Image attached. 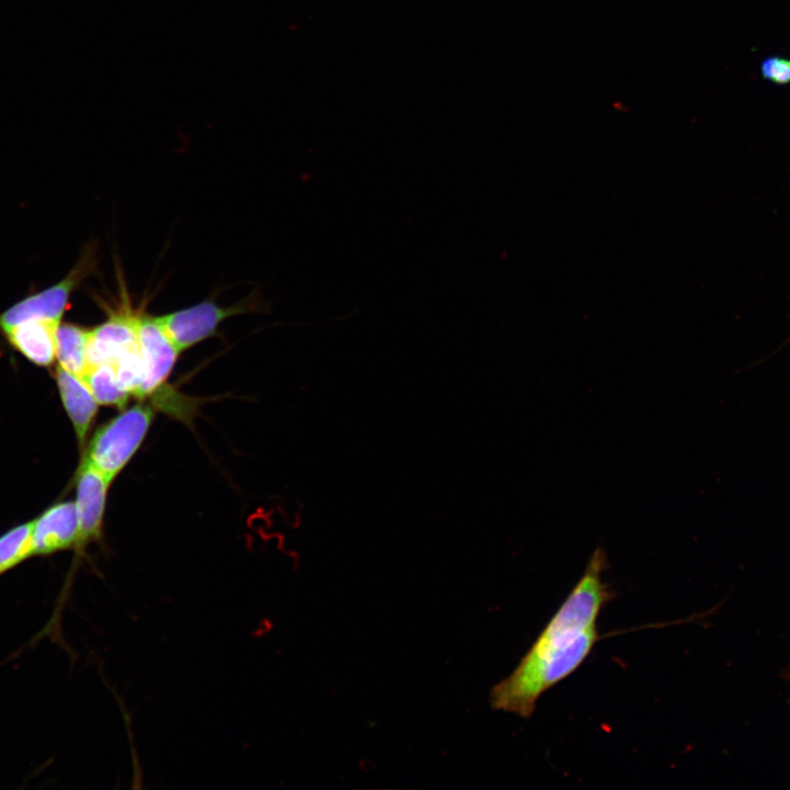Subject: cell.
<instances>
[{
    "instance_id": "1",
    "label": "cell",
    "mask_w": 790,
    "mask_h": 790,
    "mask_svg": "<svg viewBox=\"0 0 790 790\" xmlns=\"http://www.w3.org/2000/svg\"><path fill=\"white\" fill-rule=\"evenodd\" d=\"M606 554L598 548L519 664L492 688L493 709L529 719L539 698L588 657L600 635L597 620L612 594L602 578Z\"/></svg>"
},
{
    "instance_id": "2",
    "label": "cell",
    "mask_w": 790,
    "mask_h": 790,
    "mask_svg": "<svg viewBox=\"0 0 790 790\" xmlns=\"http://www.w3.org/2000/svg\"><path fill=\"white\" fill-rule=\"evenodd\" d=\"M154 414L143 403L124 409L97 429L82 456L111 483L143 443Z\"/></svg>"
},
{
    "instance_id": "3",
    "label": "cell",
    "mask_w": 790,
    "mask_h": 790,
    "mask_svg": "<svg viewBox=\"0 0 790 790\" xmlns=\"http://www.w3.org/2000/svg\"><path fill=\"white\" fill-rule=\"evenodd\" d=\"M97 266L95 247L88 246L77 263L60 281L16 302L0 314V331L33 318L60 321L72 293Z\"/></svg>"
},
{
    "instance_id": "4",
    "label": "cell",
    "mask_w": 790,
    "mask_h": 790,
    "mask_svg": "<svg viewBox=\"0 0 790 790\" xmlns=\"http://www.w3.org/2000/svg\"><path fill=\"white\" fill-rule=\"evenodd\" d=\"M251 306L237 304L223 307L213 301H203L191 307L156 316L165 332L180 352L217 334L228 317L248 313Z\"/></svg>"
},
{
    "instance_id": "5",
    "label": "cell",
    "mask_w": 790,
    "mask_h": 790,
    "mask_svg": "<svg viewBox=\"0 0 790 790\" xmlns=\"http://www.w3.org/2000/svg\"><path fill=\"white\" fill-rule=\"evenodd\" d=\"M110 482L84 456L76 473V507L79 518L78 554L102 538Z\"/></svg>"
},
{
    "instance_id": "6",
    "label": "cell",
    "mask_w": 790,
    "mask_h": 790,
    "mask_svg": "<svg viewBox=\"0 0 790 790\" xmlns=\"http://www.w3.org/2000/svg\"><path fill=\"white\" fill-rule=\"evenodd\" d=\"M137 335L138 350L145 369L142 398L154 393L165 383L180 351L157 321L156 316L139 314Z\"/></svg>"
},
{
    "instance_id": "7",
    "label": "cell",
    "mask_w": 790,
    "mask_h": 790,
    "mask_svg": "<svg viewBox=\"0 0 790 790\" xmlns=\"http://www.w3.org/2000/svg\"><path fill=\"white\" fill-rule=\"evenodd\" d=\"M79 518L75 501H59L32 520V555L46 556L76 550Z\"/></svg>"
},
{
    "instance_id": "8",
    "label": "cell",
    "mask_w": 790,
    "mask_h": 790,
    "mask_svg": "<svg viewBox=\"0 0 790 790\" xmlns=\"http://www.w3.org/2000/svg\"><path fill=\"white\" fill-rule=\"evenodd\" d=\"M139 314L122 308L112 312L109 318L90 329L88 340V363H114L119 358L138 349L137 324Z\"/></svg>"
},
{
    "instance_id": "9",
    "label": "cell",
    "mask_w": 790,
    "mask_h": 790,
    "mask_svg": "<svg viewBox=\"0 0 790 790\" xmlns=\"http://www.w3.org/2000/svg\"><path fill=\"white\" fill-rule=\"evenodd\" d=\"M59 324L60 321L54 319L33 318L1 332L8 343L30 362L38 366H50L56 359Z\"/></svg>"
},
{
    "instance_id": "10",
    "label": "cell",
    "mask_w": 790,
    "mask_h": 790,
    "mask_svg": "<svg viewBox=\"0 0 790 790\" xmlns=\"http://www.w3.org/2000/svg\"><path fill=\"white\" fill-rule=\"evenodd\" d=\"M54 377L64 408L72 424L78 445L83 449L99 404L81 377L59 365L55 369Z\"/></svg>"
},
{
    "instance_id": "11",
    "label": "cell",
    "mask_w": 790,
    "mask_h": 790,
    "mask_svg": "<svg viewBox=\"0 0 790 790\" xmlns=\"http://www.w3.org/2000/svg\"><path fill=\"white\" fill-rule=\"evenodd\" d=\"M89 331L90 329L70 323L59 324L57 329L58 365L79 377L89 368Z\"/></svg>"
},
{
    "instance_id": "12",
    "label": "cell",
    "mask_w": 790,
    "mask_h": 790,
    "mask_svg": "<svg viewBox=\"0 0 790 790\" xmlns=\"http://www.w3.org/2000/svg\"><path fill=\"white\" fill-rule=\"evenodd\" d=\"M81 380L99 405L125 408L129 393L120 383L113 363L103 362L89 365Z\"/></svg>"
},
{
    "instance_id": "13",
    "label": "cell",
    "mask_w": 790,
    "mask_h": 790,
    "mask_svg": "<svg viewBox=\"0 0 790 790\" xmlns=\"http://www.w3.org/2000/svg\"><path fill=\"white\" fill-rule=\"evenodd\" d=\"M32 555V521L24 522L0 535V575Z\"/></svg>"
},
{
    "instance_id": "14",
    "label": "cell",
    "mask_w": 790,
    "mask_h": 790,
    "mask_svg": "<svg viewBox=\"0 0 790 790\" xmlns=\"http://www.w3.org/2000/svg\"><path fill=\"white\" fill-rule=\"evenodd\" d=\"M760 75L761 77L779 86L790 83V59L779 56H770L761 60L760 63Z\"/></svg>"
},
{
    "instance_id": "15",
    "label": "cell",
    "mask_w": 790,
    "mask_h": 790,
    "mask_svg": "<svg viewBox=\"0 0 790 790\" xmlns=\"http://www.w3.org/2000/svg\"><path fill=\"white\" fill-rule=\"evenodd\" d=\"M789 342H790V338L781 347L786 346Z\"/></svg>"
}]
</instances>
